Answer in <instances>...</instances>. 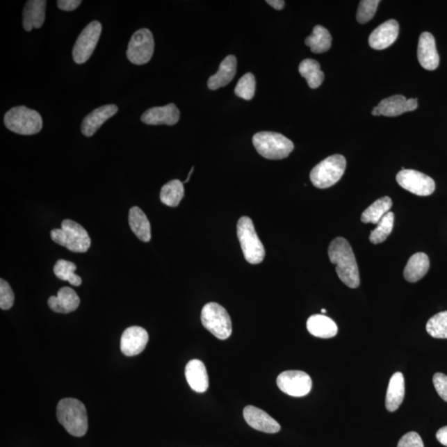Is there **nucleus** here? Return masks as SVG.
I'll list each match as a JSON object with an SVG mask.
<instances>
[{
    "label": "nucleus",
    "instance_id": "4",
    "mask_svg": "<svg viewBox=\"0 0 447 447\" xmlns=\"http://www.w3.org/2000/svg\"><path fill=\"white\" fill-rule=\"evenodd\" d=\"M253 143L255 149L262 157L271 160L288 158L294 149L293 143L283 134L263 131L254 134Z\"/></svg>",
    "mask_w": 447,
    "mask_h": 447
},
{
    "label": "nucleus",
    "instance_id": "24",
    "mask_svg": "<svg viewBox=\"0 0 447 447\" xmlns=\"http://www.w3.org/2000/svg\"><path fill=\"white\" fill-rule=\"evenodd\" d=\"M405 377L400 372L395 373L389 380L387 393H386L385 406L389 412L398 409L405 398Z\"/></svg>",
    "mask_w": 447,
    "mask_h": 447
},
{
    "label": "nucleus",
    "instance_id": "19",
    "mask_svg": "<svg viewBox=\"0 0 447 447\" xmlns=\"http://www.w3.org/2000/svg\"><path fill=\"white\" fill-rule=\"evenodd\" d=\"M118 111L119 108L115 105H106L95 108L82 121L81 133L86 137L93 136L103 124Z\"/></svg>",
    "mask_w": 447,
    "mask_h": 447
},
{
    "label": "nucleus",
    "instance_id": "33",
    "mask_svg": "<svg viewBox=\"0 0 447 447\" xmlns=\"http://www.w3.org/2000/svg\"><path fill=\"white\" fill-rule=\"evenodd\" d=\"M394 223V214L389 211L379 223L377 227L371 234L370 241L373 244L377 245L386 241L390 234L392 233Z\"/></svg>",
    "mask_w": 447,
    "mask_h": 447
},
{
    "label": "nucleus",
    "instance_id": "39",
    "mask_svg": "<svg viewBox=\"0 0 447 447\" xmlns=\"http://www.w3.org/2000/svg\"><path fill=\"white\" fill-rule=\"evenodd\" d=\"M433 384L439 396L447 402V375L437 373L433 376Z\"/></svg>",
    "mask_w": 447,
    "mask_h": 447
},
{
    "label": "nucleus",
    "instance_id": "35",
    "mask_svg": "<svg viewBox=\"0 0 447 447\" xmlns=\"http://www.w3.org/2000/svg\"><path fill=\"white\" fill-rule=\"evenodd\" d=\"M255 88L254 76L252 73H247L238 81L236 88L234 89V93L237 97L244 99L245 101H250L254 97Z\"/></svg>",
    "mask_w": 447,
    "mask_h": 447
},
{
    "label": "nucleus",
    "instance_id": "34",
    "mask_svg": "<svg viewBox=\"0 0 447 447\" xmlns=\"http://www.w3.org/2000/svg\"><path fill=\"white\" fill-rule=\"evenodd\" d=\"M426 328L432 337L447 339V311L439 312L430 318Z\"/></svg>",
    "mask_w": 447,
    "mask_h": 447
},
{
    "label": "nucleus",
    "instance_id": "29",
    "mask_svg": "<svg viewBox=\"0 0 447 447\" xmlns=\"http://www.w3.org/2000/svg\"><path fill=\"white\" fill-rule=\"evenodd\" d=\"M392 205V200L389 197H384L377 200L363 212L361 216L362 222L377 225L386 214L389 213Z\"/></svg>",
    "mask_w": 447,
    "mask_h": 447
},
{
    "label": "nucleus",
    "instance_id": "2",
    "mask_svg": "<svg viewBox=\"0 0 447 447\" xmlns=\"http://www.w3.org/2000/svg\"><path fill=\"white\" fill-rule=\"evenodd\" d=\"M56 418L67 432L74 437H83L88 432V412L83 403L78 399H62L56 407Z\"/></svg>",
    "mask_w": 447,
    "mask_h": 447
},
{
    "label": "nucleus",
    "instance_id": "30",
    "mask_svg": "<svg viewBox=\"0 0 447 447\" xmlns=\"http://www.w3.org/2000/svg\"><path fill=\"white\" fill-rule=\"evenodd\" d=\"M299 72L304 77L311 89L318 88L323 84L325 75L318 62L314 59H305L299 65Z\"/></svg>",
    "mask_w": 447,
    "mask_h": 447
},
{
    "label": "nucleus",
    "instance_id": "27",
    "mask_svg": "<svg viewBox=\"0 0 447 447\" xmlns=\"http://www.w3.org/2000/svg\"><path fill=\"white\" fill-rule=\"evenodd\" d=\"M429 268L428 256L424 253H416L407 261L403 276L409 283H416L427 275Z\"/></svg>",
    "mask_w": 447,
    "mask_h": 447
},
{
    "label": "nucleus",
    "instance_id": "5",
    "mask_svg": "<svg viewBox=\"0 0 447 447\" xmlns=\"http://www.w3.org/2000/svg\"><path fill=\"white\" fill-rule=\"evenodd\" d=\"M237 236L246 261L259 264L266 257V250L255 231L253 221L248 216H242L237 224Z\"/></svg>",
    "mask_w": 447,
    "mask_h": 447
},
{
    "label": "nucleus",
    "instance_id": "6",
    "mask_svg": "<svg viewBox=\"0 0 447 447\" xmlns=\"http://www.w3.org/2000/svg\"><path fill=\"white\" fill-rule=\"evenodd\" d=\"M4 124L10 131L22 136H33L41 131L42 119L36 111L26 106L12 108L4 116Z\"/></svg>",
    "mask_w": 447,
    "mask_h": 447
},
{
    "label": "nucleus",
    "instance_id": "26",
    "mask_svg": "<svg viewBox=\"0 0 447 447\" xmlns=\"http://www.w3.org/2000/svg\"><path fill=\"white\" fill-rule=\"evenodd\" d=\"M129 224L132 231L143 242L151 241V225L145 212L140 207L133 206L129 210Z\"/></svg>",
    "mask_w": 447,
    "mask_h": 447
},
{
    "label": "nucleus",
    "instance_id": "44",
    "mask_svg": "<svg viewBox=\"0 0 447 447\" xmlns=\"http://www.w3.org/2000/svg\"><path fill=\"white\" fill-rule=\"evenodd\" d=\"M322 312H323V314H325V312H327V311H325V309H323V310H322Z\"/></svg>",
    "mask_w": 447,
    "mask_h": 447
},
{
    "label": "nucleus",
    "instance_id": "1",
    "mask_svg": "<svg viewBox=\"0 0 447 447\" xmlns=\"http://www.w3.org/2000/svg\"><path fill=\"white\" fill-rule=\"evenodd\" d=\"M330 261L335 264L338 277L350 288L359 286V273L357 259L349 242L342 237L336 238L329 246Z\"/></svg>",
    "mask_w": 447,
    "mask_h": 447
},
{
    "label": "nucleus",
    "instance_id": "13",
    "mask_svg": "<svg viewBox=\"0 0 447 447\" xmlns=\"http://www.w3.org/2000/svg\"><path fill=\"white\" fill-rule=\"evenodd\" d=\"M149 334L140 327H131L125 330L121 336L120 349L126 357L140 355L149 342Z\"/></svg>",
    "mask_w": 447,
    "mask_h": 447
},
{
    "label": "nucleus",
    "instance_id": "42",
    "mask_svg": "<svg viewBox=\"0 0 447 447\" xmlns=\"http://www.w3.org/2000/svg\"><path fill=\"white\" fill-rule=\"evenodd\" d=\"M269 6H272L273 8H275L276 10H282L284 8L285 2L283 0H268L266 1Z\"/></svg>",
    "mask_w": 447,
    "mask_h": 447
},
{
    "label": "nucleus",
    "instance_id": "10",
    "mask_svg": "<svg viewBox=\"0 0 447 447\" xmlns=\"http://www.w3.org/2000/svg\"><path fill=\"white\" fill-rule=\"evenodd\" d=\"M101 31L102 26L98 21L91 22L86 26L74 45L72 51L74 62L77 64L88 62L97 46Z\"/></svg>",
    "mask_w": 447,
    "mask_h": 447
},
{
    "label": "nucleus",
    "instance_id": "22",
    "mask_svg": "<svg viewBox=\"0 0 447 447\" xmlns=\"http://www.w3.org/2000/svg\"><path fill=\"white\" fill-rule=\"evenodd\" d=\"M237 60L236 56L229 55L220 63L219 70L208 80L210 90H216L227 86L236 76Z\"/></svg>",
    "mask_w": 447,
    "mask_h": 447
},
{
    "label": "nucleus",
    "instance_id": "23",
    "mask_svg": "<svg viewBox=\"0 0 447 447\" xmlns=\"http://www.w3.org/2000/svg\"><path fill=\"white\" fill-rule=\"evenodd\" d=\"M46 6L45 0H30L26 3L23 14V26L26 31L42 27L45 21Z\"/></svg>",
    "mask_w": 447,
    "mask_h": 447
},
{
    "label": "nucleus",
    "instance_id": "37",
    "mask_svg": "<svg viewBox=\"0 0 447 447\" xmlns=\"http://www.w3.org/2000/svg\"><path fill=\"white\" fill-rule=\"evenodd\" d=\"M15 293L11 286L3 279H0V308L8 310L14 305Z\"/></svg>",
    "mask_w": 447,
    "mask_h": 447
},
{
    "label": "nucleus",
    "instance_id": "28",
    "mask_svg": "<svg viewBox=\"0 0 447 447\" xmlns=\"http://www.w3.org/2000/svg\"><path fill=\"white\" fill-rule=\"evenodd\" d=\"M332 38L328 30L322 25H316L311 35L305 40L306 45L309 47L312 53L323 54L332 47Z\"/></svg>",
    "mask_w": 447,
    "mask_h": 447
},
{
    "label": "nucleus",
    "instance_id": "12",
    "mask_svg": "<svg viewBox=\"0 0 447 447\" xmlns=\"http://www.w3.org/2000/svg\"><path fill=\"white\" fill-rule=\"evenodd\" d=\"M396 180L403 189L409 190L416 196H430L436 188L435 181L432 177L412 169H405L399 172L396 176Z\"/></svg>",
    "mask_w": 447,
    "mask_h": 447
},
{
    "label": "nucleus",
    "instance_id": "18",
    "mask_svg": "<svg viewBox=\"0 0 447 447\" xmlns=\"http://www.w3.org/2000/svg\"><path fill=\"white\" fill-rule=\"evenodd\" d=\"M180 111L174 104L149 108L141 116L143 123L149 125H174L179 122Z\"/></svg>",
    "mask_w": 447,
    "mask_h": 447
},
{
    "label": "nucleus",
    "instance_id": "25",
    "mask_svg": "<svg viewBox=\"0 0 447 447\" xmlns=\"http://www.w3.org/2000/svg\"><path fill=\"white\" fill-rule=\"evenodd\" d=\"M307 328L312 336L319 338H332L336 336L338 327L334 320L327 316L314 315L307 320Z\"/></svg>",
    "mask_w": 447,
    "mask_h": 447
},
{
    "label": "nucleus",
    "instance_id": "38",
    "mask_svg": "<svg viewBox=\"0 0 447 447\" xmlns=\"http://www.w3.org/2000/svg\"><path fill=\"white\" fill-rule=\"evenodd\" d=\"M398 447H424V444L418 433L410 432L401 437Z\"/></svg>",
    "mask_w": 447,
    "mask_h": 447
},
{
    "label": "nucleus",
    "instance_id": "16",
    "mask_svg": "<svg viewBox=\"0 0 447 447\" xmlns=\"http://www.w3.org/2000/svg\"><path fill=\"white\" fill-rule=\"evenodd\" d=\"M399 25L396 20L390 19L382 24L368 38V44L375 50L388 49L397 40Z\"/></svg>",
    "mask_w": 447,
    "mask_h": 447
},
{
    "label": "nucleus",
    "instance_id": "43",
    "mask_svg": "<svg viewBox=\"0 0 447 447\" xmlns=\"http://www.w3.org/2000/svg\"><path fill=\"white\" fill-rule=\"evenodd\" d=\"M193 171H194V167H193L192 169H190V171L189 172L188 179H186V180L184 181V184H188V182L189 181V180L190 179V176H192V174H193Z\"/></svg>",
    "mask_w": 447,
    "mask_h": 447
},
{
    "label": "nucleus",
    "instance_id": "3",
    "mask_svg": "<svg viewBox=\"0 0 447 447\" xmlns=\"http://www.w3.org/2000/svg\"><path fill=\"white\" fill-rule=\"evenodd\" d=\"M51 238L56 244L66 247L68 250L75 253H86L91 245L88 231L72 220H64L62 228L51 231Z\"/></svg>",
    "mask_w": 447,
    "mask_h": 447
},
{
    "label": "nucleus",
    "instance_id": "9",
    "mask_svg": "<svg viewBox=\"0 0 447 447\" xmlns=\"http://www.w3.org/2000/svg\"><path fill=\"white\" fill-rule=\"evenodd\" d=\"M154 51V39L150 30L142 29L134 33L129 42L126 55L130 63L145 65L149 62Z\"/></svg>",
    "mask_w": 447,
    "mask_h": 447
},
{
    "label": "nucleus",
    "instance_id": "14",
    "mask_svg": "<svg viewBox=\"0 0 447 447\" xmlns=\"http://www.w3.org/2000/svg\"><path fill=\"white\" fill-rule=\"evenodd\" d=\"M418 106V99H407L403 95H395L383 99L376 107L380 116L396 117L414 111Z\"/></svg>",
    "mask_w": 447,
    "mask_h": 447
},
{
    "label": "nucleus",
    "instance_id": "40",
    "mask_svg": "<svg viewBox=\"0 0 447 447\" xmlns=\"http://www.w3.org/2000/svg\"><path fill=\"white\" fill-rule=\"evenodd\" d=\"M58 7L63 11H73L76 10L81 3V0H58Z\"/></svg>",
    "mask_w": 447,
    "mask_h": 447
},
{
    "label": "nucleus",
    "instance_id": "20",
    "mask_svg": "<svg viewBox=\"0 0 447 447\" xmlns=\"http://www.w3.org/2000/svg\"><path fill=\"white\" fill-rule=\"evenodd\" d=\"M185 375L190 387L194 391L204 393L209 387V376H208L205 364L201 360H190L186 364Z\"/></svg>",
    "mask_w": 447,
    "mask_h": 447
},
{
    "label": "nucleus",
    "instance_id": "7",
    "mask_svg": "<svg viewBox=\"0 0 447 447\" xmlns=\"http://www.w3.org/2000/svg\"><path fill=\"white\" fill-rule=\"evenodd\" d=\"M346 160L344 156L336 154L323 160L312 169L310 179L316 188L325 189L337 184L344 174Z\"/></svg>",
    "mask_w": 447,
    "mask_h": 447
},
{
    "label": "nucleus",
    "instance_id": "31",
    "mask_svg": "<svg viewBox=\"0 0 447 447\" xmlns=\"http://www.w3.org/2000/svg\"><path fill=\"white\" fill-rule=\"evenodd\" d=\"M184 197V186L179 180H172L165 184L160 192V200L168 206L177 207Z\"/></svg>",
    "mask_w": 447,
    "mask_h": 447
},
{
    "label": "nucleus",
    "instance_id": "11",
    "mask_svg": "<svg viewBox=\"0 0 447 447\" xmlns=\"http://www.w3.org/2000/svg\"><path fill=\"white\" fill-rule=\"evenodd\" d=\"M277 387L282 392L292 397H304L311 392L312 381L307 373L288 371L282 373L277 379Z\"/></svg>",
    "mask_w": 447,
    "mask_h": 447
},
{
    "label": "nucleus",
    "instance_id": "36",
    "mask_svg": "<svg viewBox=\"0 0 447 447\" xmlns=\"http://www.w3.org/2000/svg\"><path fill=\"white\" fill-rule=\"evenodd\" d=\"M380 0H362L359 2L357 19L359 24H366L375 15Z\"/></svg>",
    "mask_w": 447,
    "mask_h": 447
},
{
    "label": "nucleus",
    "instance_id": "41",
    "mask_svg": "<svg viewBox=\"0 0 447 447\" xmlns=\"http://www.w3.org/2000/svg\"><path fill=\"white\" fill-rule=\"evenodd\" d=\"M436 437L441 444L447 446V426L438 430Z\"/></svg>",
    "mask_w": 447,
    "mask_h": 447
},
{
    "label": "nucleus",
    "instance_id": "32",
    "mask_svg": "<svg viewBox=\"0 0 447 447\" xmlns=\"http://www.w3.org/2000/svg\"><path fill=\"white\" fill-rule=\"evenodd\" d=\"M76 266L75 263L67 261V260L59 259L56 261L54 271L56 277L63 281H67L72 286H80L82 279L80 276L76 275Z\"/></svg>",
    "mask_w": 447,
    "mask_h": 447
},
{
    "label": "nucleus",
    "instance_id": "15",
    "mask_svg": "<svg viewBox=\"0 0 447 447\" xmlns=\"http://www.w3.org/2000/svg\"><path fill=\"white\" fill-rule=\"evenodd\" d=\"M244 418L246 423L252 428L266 433H277L280 431L281 427L276 420L269 416L266 412L258 409L254 406L245 407Z\"/></svg>",
    "mask_w": 447,
    "mask_h": 447
},
{
    "label": "nucleus",
    "instance_id": "21",
    "mask_svg": "<svg viewBox=\"0 0 447 447\" xmlns=\"http://www.w3.org/2000/svg\"><path fill=\"white\" fill-rule=\"evenodd\" d=\"M80 298L71 288L64 286L58 291V296H51L49 299V306L51 310L58 314H70L80 306Z\"/></svg>",
    "mask_w": 447,
    "mask_h": 447
},
{
    "label": "nucleus",
    "instance_id": "8",
    "mask_svg": "<svg viewBox=\"0 0 447 447\" xmlns=\"http://www.w3.org/2000/svg\"><path fill=\"white\" fill-rule=\"evenodd\" d=\"M201 318L203 327L218 339L227 340L231 336V316L218 303L209 302L204 306Z\"/></svg>",
    "mask_w": 447,
    "mask_h": 447
},
{
    "label": "nucleus",
    "instance_id": "17",
    "mask_svg": "<svg viewBox=\"0 0 447 447\" xmlns=\"http://www.w3.org/2000/svg\"><path fill=\"white\" fill-rule=\"evenodd\" d=\"M418 58L421 66L428 71L436 70L439 66L435 38L432 33L425 32L421 34L418 47Z\"/></svg>",
    "mask_w": 447,
    "mask_h": 447
}]
</instances>
